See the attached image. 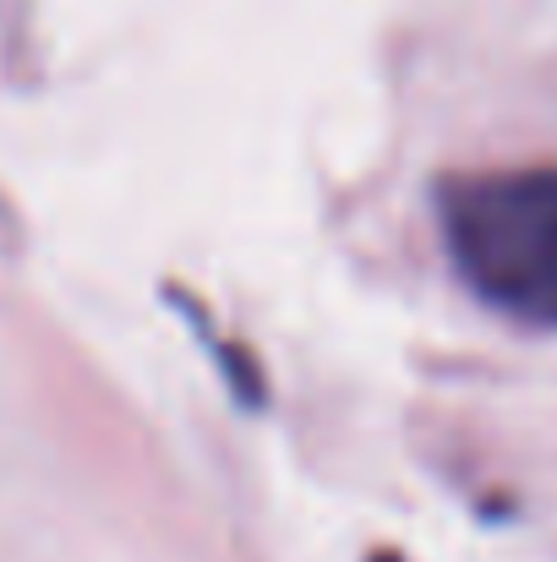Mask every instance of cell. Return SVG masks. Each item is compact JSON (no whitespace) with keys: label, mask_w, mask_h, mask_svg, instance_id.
Instances as JSON below:
<instances>
[{"label":"cell","mask_w":557,"mask_h":562,"mask_svg":"<svg viewBox=\"0 0 557 562\" xmlns=\"http://www.w3.org/2000/svg\"><path fill=\"white\" fill-rule=\"evenodd\" d=\"M459 279L525 328H557V170H481L437 187Z\"/></svg>","instance_id":"6da1fadb"}]
</instances>
